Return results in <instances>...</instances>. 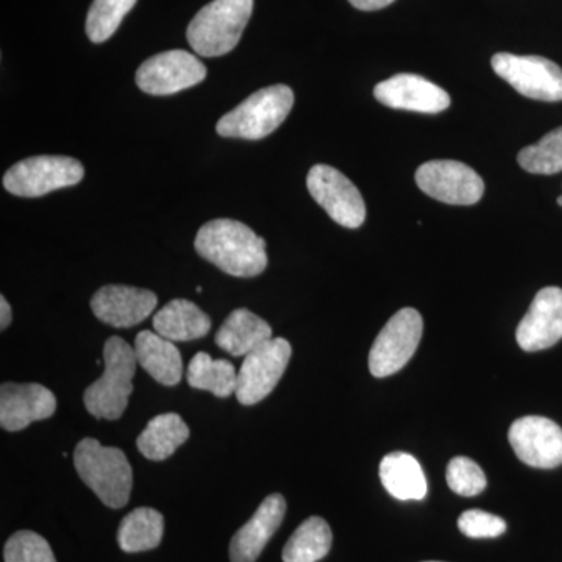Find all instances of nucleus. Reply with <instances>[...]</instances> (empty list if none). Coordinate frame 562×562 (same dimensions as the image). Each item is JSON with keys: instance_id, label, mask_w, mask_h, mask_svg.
I'll use <instances>...</instances> for the list:
<instances>
[{"instance_id": "nucleus-1", "label": "nucleus", "mask_w": 562, "mask_h": 562, "mask_svg": "<svg viewBox=\"0 0 562 562\" xmlns=\"http://www.w3.org/2000/svg\"><path fill=\"white\" fill-rule=\"evenodd\" d=\"M194 247L203 260L232 277L251 279L268 268L265 239L243 222H206L195 236Z\"/></svg>"}, {"instance_id": "nucleus-2", "label": "nucleus", "mask_w": 562, "mask_h": 562, "mask_svg": "<svg viewBox=\"0 0 562 562\" xmlns=\"http://www.w3.org/2000/svg\"><path fill=\"white\" fill-rule=\"evenodd\" d=\"M74 465L81 482L109 508H124L131 498L133 471L125 453L103 447L98 439L85 438L74 450Z\"/></svg>"}, {"instance_id": "nucleus-3", "label": "nucleus", "mask_w": 562, "mask_h": 562, "mask_svg": "<svg viewBox=\"0 0 562 562\" xmlns=\"http://www.w3.org/2000/svg\"><path fill=\"white\" fill-rule=\"evenodd\" d=\"M105 371L98 382L91 384L83 394L85 406L95 419H121L133 392L135 376V349L120 336H111L103 346Z\"/></svg>"}, {"instance_id": "nucleus-4", "label": "nucleus", "mask_w": 562, "mask_h": 562, "mask_svg": "<svg viewBox=\"0 0 562 562\" xmlns=\"http://www.w3.org/2000/svg\"><path fill=\"white\" fill-rule=\"evenodd\" d=\"M254 0H213L188 25V43L201 57H222L238 46L249 24Z\"/></svg>"}, {"instance_id": "nucleus-5", "label": "nucleus", "mask_w": 562, "mask_h": 562, "mask_svg": "<svg viewBox=\"0 0 562 562\" xmlns=\"http://www.w3.org/2000/svg\"><path fill=\"white\" fill-rule=\"evenodd\" d=\"M292 105L294 92L286 85L262 88L222 116L216 132L224 138H266L283 124Z\"/></svg>"}, {"instance_id": "nucleus-6", "label": "nucleus", "mask_w": 562, "mask_h": 562, "mask_svg": "<svg viewBox=\"0 0 562 562\" xmlns=\"http://www.w3.org/2000/svg\"><path fill=\"white\" fill-rule=\"evenodd\" d=\"M83 177V166L76 158L41 155L11 166L3 176V188L20 198H40L52 191L74 187Z\"/></svg>"}, {"instance_id": "nucleus-7", "label": "nucleus", "mask_w": 562, "mask_h": 562, "mask_svg": "<svg viewBox=\"0 0 562 562\" xmlns=\"http://www.w3.org/2000/svg\"><path fill=\"white\" fill-rule=\"evenodd\" d=\"M424 319L414 308L394 314L376 336L369 353V371L376 379L394 375L405 368L419 347Z\"/></svg>"}, {"instance_id": "nucleus-8", "label": "nucleus", "mask_w": 562, "mask_h": 562, "mask_svg": "<svg viewBox=\"0 0 562 562\" xmlns=\"http://www.w3.org/2000/svg\"><path fill=\"white\" fill-rule=\"evenodd\" d=\"M491 63L495 74L525 98L543 102L562 101V69L549 58L502 52L494 55Z\"/></svg>"}, {"instance_id": "nucleus-9", "label": "nucleus", "mask_w": 562, "mask_h": 562, "mask_svg": "<svg viewBox=\"0 0 562 562\" xmlns=\"http://www.w3.org/2000/svg\"><path fill=\"white\" fill-rule=\"evenodd\" d=\"M292 353L291 344L283 338H272L244 357L238 372L236 398L241 405L251 406L265 401L286 371Z\"/></svg>"}, {"instance_id": "nucleus-10", "label": "nucleus", "mask_w": 562, "mask_h": 562, "mask_svg": "<svg viewBox=\"0 0 562 562\" xmlns=\"http://www.w3.org/2000/svg\"><path fill=\"white\" fill-rule=\"evenodd\" d=\"M306 187L314 201L336 224L358 228L366 221V203L360 190L338 169L316 165L310 169Z\"/></svg>"}, {"instance_id": "nucleus-11", "label": "nucleus", "mask_w": 562, "mask_h": 562, "mask_svg": "<svg viewBox=\"0 0 562 562\" xmlns=\"http://www.w3.org/2000/svg\"><path fill=\"white\" fill-rule=\"evenodd\" d=\"M206 79V68L187 50L154 55L136 70V85L150 95H171L195 87Z\"/></svg>"}, {"instance_id": "nucleus-12", "label": "nucleus", "mask_w": 562, "mask_h": 562, "mask_svg": "<svg viewBox=\"0 0 562 562\" xmlns=\"http://www.w3.org/2000/svg\"><path fill=\"white\" fill-rule=\"evenodd\" d=\"M416 183L425 194L449 205H473L484 194V181L471 166L454 160L424 162Z\"/></svg>"}, {"instance_id": "nucleus-13", "label": "nucleus", "mask_w": 562, "mask_h": 562, "mask_svg": "<svg viewBox=\"0 0 562 562\" xmlns=\"http://www.w3.org/2000/svg\"><path fill=\"white\" fill-rule=\"evenodd\" d=\"M517 458L536 469H554L562 464V428L542 416H525L509 428Z\"/></svg>"}, {"instance_id": "nucleus-14", "label": "nucleus", "mask_w": 562, "mask_h": 562, "mask_svg": "<svg viewBox=\"0 0 562 562\" xmlns=\"http://www.w3.org/2000/svg\"><path fill=\"white\" fill-rule=\"evenodd\" d=\"M376 101L395 110L436 114L450 106L449 92L416 74H397L380 81L373 90Z\"/></svg>"}, {"instance_id": "nucleus-15", "label": "nucleus", "mask_w": 562, "mask_h": 562, "mask_svg": "<svg viewBox=\"0 0 562 562\" xmlns=\"http://www.w3.org/2000/svg\"><path fill=\"white\" fill-rule=\"evenodd\" d=\"M155 292L124 284H106L91 299V310L103 324L131 328L140 324L157 308Z\"/></svg>"}, {"instance_id": "nucleus-16", "label": "nucleus", "mask_w": 562, "mask_h": 562, "mask_svg": "<svg viewBox=\"0 0 562 562\" xmlns=\"http://www.w3.org/2000/svg\"><path fill=\"white\" fill-rule=\"evenodd\" d=\"M57 409L54 392L38 383H3L0 387V425L21 431L33 422L49 419Z\"/></svg>"}, {"instance_id": "nucleus-17", "label": "nucleus", "mask_w": 562, "mask_h": 562, "mask_svg": "<svg viewBox=\"0 0 562 562\" xmlns=\"http://www.w3.org/2000/svg\"><path fill=\"white\" fill-rule=\"evenodd\" d=\"M517 344L525 351L550 349L562 339V290L543 288L516 331Z\"/></svg>"}, {"instance_id": "nucleus-18", "label": "nucleus", "mask_w": 562, "mask_h": 562, "mask_svg": "<svg viewBox=\"0 0 562 562\" xmlns=\"http://www.w3.org/2000/svg\"><path fill=\"white\" fill-rule=\"evenodd\" d=\"M286 514L283 495L272 494L262 501L249 522L244 524L231 542L232 562H255L279 530Z\"/></svg>"}, {"instance_id": "nucleus-19", "label": "nucleus", "mask_w": 562, "mask_h": 562, "mask_svg": "<svg viewBox=\"0 0 562 562\" xmlns=\"http://www.w3.org/2000/svg\"><path fill=\"white\" fill-rule=\"evenodd\" d=\"M133 349L138 366L149 373L155 382L162 386H176L180 383L183 360L172 341L162 338L158 333L144 330L136 336Z\"/></svg>"}, {"instance_id": "nucleus-20", "label": "nucleus", "mask_w": 562, "mask_h": 562, "mask_svg": "<svg viewBox=\"0 0 562 562\" xmlns=\"http://www.w3.org/2000/svg\"><path fill=\"white\" fill-rule=\"evenodd\" d=\"M271 339V325L246 308L235 310L216 333L217 346L233 357H246Z\"/></svg>"}, {"instance_id": "nucleus-21", "label": "nucleus", "mask_w": 562, "mask_h": 562, "mask_svg": "<svg viewBox=\"0 0 562 562\" xmlns=\"http://www.w3.org/2000/svg\"><path fill=\"white\" fill-rule=\"evenodd\" d=\"M154 328L172 342L194 341L209 335L211 319L195 303L176 299L155 314Z\"/></svg>"}, {"instance_id": "nucleus-22", "label": "nucleus", "mask_w": 562, "mask_h": 562, "mask_svg": "<svg viewBox=\"0 0 562 562\" xmlns=\"http://www.w3.org/2000/svg\"><path fill=\"white\" fill-rule=\"evenodd\" d=\"M380 480L384 490L401 502L422 501L428 486L420 462L409 453L386 454L380 462Z\"/></svg>"}, {"instance_id": "nucleus-23", "label": "nucleus", "mask_w": 562, "mask_h": 562, "mask_svg": "<svg viewBox=\"0 0 562 562\" xmlns=\"http://www.w3.org/2000/svg\"><path fill=\"white\" fill-rule=\"evenodd\" d=\"M190 438V428L179 414L166 413L154 417L136 439L138 450L147 460L165 461Z\"/></svg>"}, {"instance_id": "nucleus-24", "label": "nucleus", "mask_w": 562, "mask_h": 562, "mask_svg": "<svg viewBox=\"0 0 562 562\" xmlns=\"http://www.w3.org/2000/svg\"><path fill=\"white\" fill-rule=\"evenodd\" d=\"M165 532L161 513L151 508H136L122 519L117 543L125 553L147 552L160 546Z\"/></svg>"}, {"instance_id": "nucleus-25", "label": "nucleus", "mask_w": 562, "mask_h": 562, "mask_svg": "<svg viewBox=\"0 0 562 562\" xmlns=\"http://www.w3.org/2000/svg\"><path fill=\"white\" fill-rule=\"evenodd\" d=\"M187 376L191 387L210 391L220 398L231 397L238 386V372L235 366L227 360H213L203 351L192 358Z\"/></svg>"}, {"instance_id": "nucleus-26", "label": "nucleus", "mask_w": 562, "mask_h": 562, "mask_svg": "<svg viewBox=\"0 0 562 562\" xmlns=\"http://www.w3.org/2000/svg\"><path fill=\"white\" fill-rule=\"evenodd\" d=\"M333 535L322 517H310L283 549V562H317L330 552Z\"/></svg>"}, {"instance_id": "nucleus-27", "label": "nucleus", "mask_w": 562, "mask_h": 562, "mask_svg": "<svg viewBox=\"0 0 562 562\" xmlns=\"http://www.w3.org/2000/svg\"><path fill=\"white\" fill-rule=\"evenodd\" d=\"M520 168L539 176L562 171V127L547 133L539 143L525 147L517 157Z\"/></svg>"}, {"instance_id": "nucleus-28", "label": "nucleus", "mask_w": 562, "mask_h": 562, "mask_svg": "<svg viewBox=\"0 0 562 562\" xmlns=\"http://www.w3.org/2000/svg\"><path fill=\"white\" fill-rule=\"evenodd\" d=\"M136 2L138 0H94L85 25L88 38L95 44L110 40Z\"/></svg>"}, {"instance_id": "nucleus-29", "label": "nucleus", "mask_w": 562, "mask_h": 562, "mask_svg": "<svg viewBox=\"0 0 562 562\" xmlns=\"http://www.w3.org/2000/svg\"><path fill=\"white\" fill-rule=\"evenodd\" d=\"M5 562H57L49 542L38 532L22 530L14 532L3 549Z\"/></svg>"}, {"instance_id": "nucleus-30", "label": "nucleus", "mask_w": 562, "mask_h": 562, "mask_svg": "<svg viewBox=\"0 0 562 562\" xmlns=\"http://www.w3.org/2000/svg\"><path fill=\"white\" fill-rule=\"evenodd\" d=\"M447 483L461 497H475L486 490L487 484L483 469L465 457H457L449 462Z\"/></svg>"}, {"instance_id": "nucleus-31", "label": "nucleus", "mask_w": 562, "mask_h": 562, "mask_svg": "<svg viewBox=\"0 0 562 562\" xmlns=\"http://www.w3.org/2000/svg\"><path fill=\"white\" fill-rule=\"evenodd\" d=\"M458 528L468 538L490 539L502 536L506 531V522L502 517L482 509H469L458 519Z\"/></svg>"}, {"instance_id": "nucleus-32", "label": "nucleus", "mask_w": 562, "mask_h": 562, "mask_svg": "<svg viewBox=\"0 0 562 562\" xmlns=\"http://www.w3.org/2000/svg\"><path fill=\"white\" fill-rule=\"evenodd\" d=\"M349 2L355 9L361 11H376L386 9V7L391 5L395 0H349Z\"/></svg>"}, {"instance_id": "nucleus-33", "label": "nucleus", "mask_w": 562, "mask_h": 562, "mask_svg": "<svg viewBox=\"0 0 562 562\" xmlns=\"http://www.w3.org/2000/svg\"><path fill=\"white\" fill-rule=\"evenodd\" d=\"M11 319H13V314H11L10 303L7 302V299L2 295V297H0V330L9 328Z\"/></svg>"}, {"instance_id": "nucleus-34", "label": "nucleus", "mask_w": 562, "mask_h": 562, "mask_svg": "<svg viewBox=\"0 0 562 562\" xmlns=\"http://www.w3.org/2000/svg\"><path fill=\"white\" fill-rule=\"evenodd\" d=\"M557 202H558V205L562 206V195H561V198H558Z\"/></svg>"}, {"instance_id": "nucleus-35", "label": "nucleus", "mask_w": 562, "mask_h": 562, "mask_svg": "<svg viewBox=\"0 0 562 562\" xmlns=\"http://www.w3.org/2000/svg\"><path fill=\"white\" fill-rule=\"evenodd\" d=\"M427 562H438V561H427Z\"/></svg>"}]
</instances>
